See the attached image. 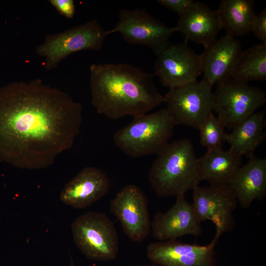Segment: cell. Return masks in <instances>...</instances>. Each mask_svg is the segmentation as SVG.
Masks as SVG:
<instances>
[{
  "label": "cell",
  "instance_id": "obj_1",
  "mask_svg": "<svg viewBox=\"0 0 266 266\" xmlns=\"http://www.w3.org/2000/svg\"><path fill=\"white\" fill-rule=\"evenodd\" d=\"M82 122V105L41 79L0 88V163L41 169L72 146Z\"/></svg>",
  "mask_w": 266,
  "mask_h": 266
},
{
  "label": "cell",
  "instance_id": "obj_2",
  "mask_svg": "<svg viewBox=\"0 0 266 266\" xmlns=\"http://www.w3.org/2000/svg\"><path fill=\"white\" fill-rule=\"evenodd\" d=\"M90 71L92 104L110 119L146 114L164 102L154 73L123 63L93 64Z\"/></svg>",
  "mask_w": 266,
  "mask_h": 266
},
{
  "label": "cell",
  "instance_id": "obj_3",
  "mask_svg": "<svg viewBox=\"0 0 266 266\" xmlns=\"http://www.w3.org/2000/svg\"><path fill=\"white\" fill-rule=\"evenodd\" d=\"M157 155L149 171L148 180L158 196L185 195L202 181L198 158L189 138L169 143Z\"/></svg>",
  "mask_w": 266,
  "mask_h": 266
},
{
  "label": "cell",
  "instance_id": "obj_4",
  "mask_svg": "<svg viewBox=\"0 0 266 266\" xmlns=\"http://www.w3.org/2000/svg\"><path fill=\"white\" fill-rule=\"evenodd\" d=\"M175 126L167 109L163 108L134 117L114 133L113 140L116 146L130 157L157 155L169 143Z\"/></svg>",
  "mask_w": 266,
  "mask_h": 266
},
{
  "label": "cell",
  "instance_id": "obj_5",
  "mask_svg": "<svg viewBox=\"0 0 266 266\" xmlns=\"http://www.w3.org/2000/svg\"><path fill=\"white\" fill-rule=\"evenodd\" d=\"M107 35V31L97 20H92L61 33L47 34L36 46V53L44 58V68L51 70L76 52L101 50Z\"/></svg>",
  "mask_w": 266,
  "mask_h": 266
},
{
  "label": "cell",
  "instance_id": "obj_6",
  "mask_svg": "<svg viewBox=\"0 0 266 266\" xmlns=\"http://www.w3.org/2000/svg\"><path fill=\"white\" fill-rule=\"evenodd\" d=\"M71 231L74 242L87 258L108 261L116 258L118 236L113 223L106 214L85 213L73 221Z\"/></svg>",
  "mask_w": 266,
  "mask_h": 266
},
{
  "label": "cell",
  "instance_id": "obj_7",
  "mask_svg": "<svg viewBox=\"0 0 266 266\" xmlns=\"http://www.w3.org/2000/svg\"><path fill=\"white\" fill-rule=\"evenodd\" d=\"M266 102L260 88L232 78L219 83L213 92V111L225 128L233 129Z\"/></svg>",
  "mask_w": 266,
  "mask_h": 266
},
{
  "label": "cell",
  "instance_id": "obj_8",
  "mask_svg": "<svg viewBox=\"0 0 266 266\" xmlns=\"http://www.w3.org/2000/svg\"><path fill=\"white\" fill-rule=\"evenodd\" d=\"M212 86L204 79L170 89L164 96L176 125L198 129L213 112Z\"/></svg>",
  "mask_w": 266,
  "mask_h": 266
},
{
  "label": "cell",
  "instance_id": "obj_9",
  "mask_svg": "<svg viewBox=\"0 0 266 266\" xmlns=\"http://www.w3.org/2000/svg\"><path fill=\"white\" fill-rule=\"evenodd\" d=\"M175 32L174 27L167 26L141 8L120 10L117 23L107 31L108 35L119 33L128 43L148 46L156 55L171 43Z\"/></svg>",
  "mask_w": 266,
  "mask_h": 266
},
{
  "label": "cell",
  "instance_id": "obj_10",
  "mask_svg": "<svg viewBox=\"0 0 266 266\" xmlns=\"http://www.w3.org/2000/svg\"><path fill=\"white\" fill-rule=\"evenodd\" d=\"M192 203L199 220L211 221L215 226L214 239L218 241L225 233L234 226L233 212L237 200L229 185L196 186L193 190Z\"/></svg>",
  "mask_w": 266,
  "mask_h": 266
},
{
  "label": "cell",
  "instance_id": "obj_11",
  "mask_svg": "<svg viewBox=\"0 0 266 266\" xmlns=\"http://www.w3.org/2000/svg\"><path fill=\"white\" fill-rule=\"evenodd\" d=\"M157 56L154 74L169 89L194 83L201 73L200 55L186 41L170 43Z\"/></svg>",
  "mask_w": 266,
  "mask_h": 266
},
{
  "label": "cell",
  "instance_id": "obj_12",
  "mask_svg": "<svg viewBox=\"0 0 266 266\" xmlns=\"http://www.w3.org/2000/svg\"><path fill=\"white\" fill-rule=\"evenodd\" d=\"M110 208L131 240L140 242L148 235L151 222L148 199L138 186L128 184L122 188L111 200Z\"/></svg>",
  "mask_w": 266,
  "mask_h": 266
},
{
  "label": "cell",
  "instance_id": "obj_13",
  "mask_svg": "<svg viewBox=\"0 0 266 266\" xmlns=\"http://www.w3.org/2000/svg\"><path fill=\"white\" fill-rule=\"evenodd\" d=\"M213 238L207 245L184 243L175 240L152 242L147 247L148 258L160 266H216Z\"/></svg>",
  "mask_w": 266,
  "mask_h": 266
},
{
  "label": "cell",
  "instance_id": "obj_14",
  "mask_svg": "<svg viewBox=\"0 0 266 266\" xmlns=\"http://www.w3.org/2000/svg\"><path fill=\"white\" fill-rule=\"evenodd\" d=\"M202 231L192 204L185 195L177 197L175 203L166 212L156 213L151 226L153 236L160 241L187 235L198 237Z\"/></svg>",
  "mask_w": 266,
  "mask_h": 266
},
{
  "label": "cell",
  "instance_id": "obj_15",
  "mask_svg": "<svg viewBox=\"0 0 266 266\" xmlns=\"http://www.w3.org/2000/svg\"><path fill=\"white\" fill-rule=\"evenodd\" d=\"M242 52L241 43L235 37L226 34L216 38L200 54L203 79L213 86L231 78Z\"/></svg>",
  "mask_w": 266,
  "mask_h": 266
},
{
  "label": "cell",
  "instance_id": "obj_16",
  "mask_svg": "<svg viewBox=\"0 0 266 266\" xmlns=\"http://www.w3.org/2000/svg\"><path fill=\"white\" fill-rule=\"evenodd\" d=\"M109 188V182L105 173L98 168L88 166L65 185L60 197L66 205L84 209L102 198Z\"/></svg>",
  "mask_w": 266,
  "mask_h": 266
},
{
  "label": "cell",
  "instance_id": "obj_17",
  "mask_svg": "<svg viewBox=\"0 0 266 266\" xmlns=\"http://www.w3.org/2000/svg\"><path fill=\"white\" fill-rule=\"evenodd\" d=\"M176 32L184 35L186 40L207 46L216 38L222 29L217 10L195 1L179 15Z\"/></svg>",
  "mask_w": 266,
  "mask_h": 266
},
{
  "label": "cell",
  "instance_id": "obj_18",
  "mask_svg": "<svg viewBox=\"0 0 266 266\" xmlns=\"http://www.w3.org/2000/svg\"><path fill=\"white\" fill-rule=\"evenodd\" d=\"M229 186L243 209L248 208L255 200H264L266 196V159L254 155L249 158L239 168Z\"/></svg>",
  "mask_w": 266,
  "mask_h": 266
},
{
  "label": "cell",
  "instance_id": "obj_19",
  "mask_svg": "<svg viewBox=\"0 0 266 266\" xmlns=\"http://www.w3.org/2000/svg\"><path fill=\"white\" fill-rule=\"evenodd\" d=\"M242 156L230 148L207 150L198 158L201 180L209 186L229 185L234 175L242 165Z\"/></svg>",
  "mask_w": 266,
  "mask_h": 266
},
{
  "label": "cell",
  "instance_id": "obj_20",
  "mask_svg": "<svg viewBox=\"0 0 266 266\" xmlns=\"http://www.w3.org/2000/svg\"><path fill=\"white\" fill-rule=\"evenodd\" d=\"M266 125V111L256 112L227 133L226 142L231 149L249 158L265 140Z\"/></svg>",
  "mask_w": 266,
  "mask_h": 266
},
{
  "label": "cell",
  "instance_id": "obj_21",
  "mask_svg": "<svg viewBox=\"0 0 266 266\" xmlns=\"http://www.w3.org/2000/svg\"><path fill=\"white\" fill-rule=\"evenodd\" d=\"M217 11L227 34L235 37L251 32L256 15L253 0H222Z\"/></svg>",
  "mask_w": 266,
  "mask_h": 266
},
{
  "label": "cell",
  "instance_id": "obj_22",
  "mask_svg": "<svg viewBox=\"0 0 266 266\" xmlns=\"http://www.w3.org/2000/svg\"><path fill=\"white\" fill-rule=\"evenodd\" d=\"M231 78L248 83L266 80V43L255 44L241 52L231 74Z\"/></svg>",
  "mask_w": 266,
  "mask_h": 266
},
{
  "label": "cell",
  "instance_id": "obj_23",
  "mask_svg": "<svg viewBox=\"0 0 266 266\" xmlns=\"http://www.w3.org/2000/svg\"><path fill=\"white\" fill-rule=\"evenodd\" d=\"M225 127L219 118L213 113L209 115L202 122L200 130V144L207 150L222 148L226 142L227 133Z\"/></svg>",
  "mask_w": 266,
  "mask_h": 266
},
{
  "label": "cell",
  "instance_id": "obj_24",
  "mask_svg": "<svg viewBox=\"0 0 266 266\" xmlns=\"http://www.w3.org/2000/svg\"><path fill=\"white\" fill-rule=\"evenodd\" d=\"M251 32L262 42L266 43V8L254 17Z\"/></svg>",
  "mask_w": 266,
  "mask_h": 266
},
{
  "label": "cell",
  "instance_id": "obj_25",
  "mask_svg": "<svg viewBox=\"0 0 266 266\" xmlns=\"http://www.w3.org/2000/svg\"><path fill=\"white\" fill-rule=\"evenodd\" d=\"M51 5L65 17L71 19L75 13V6L73 0H50Z\"/></svg>",
  "mask_w": 266,
  "mask_h": 266
},
{
  "label": "cell",
  "instance_id": "obj_26",
  "mask_svg": "<svg viewBox=\"0 0 266 266\" xmlns=\"http://www.w3.org/2000/svg\"><path fill=\"white\" fill-rule=\"evenodd\" d=\"M157 2L179 15L186 11L195 1L193 0H158Z\"/></svg>",
  "mask_w": 266,
  "mask_h": 266
},
{
  "label": "cell",
  "instance_id": "obj_27",
  "mask_svg": "<svg viewBox=\"0 0 266 266\" xmlns=\"http://www.w3.org/2000/svg\"><path fill=\"white\" fill-rule=\"evenodd\" d=\"M144 266H160L154 264L150 265Z\"/></svg>",
  "mask_w": 266,
  "mask_h": 266
}]
</instances>
